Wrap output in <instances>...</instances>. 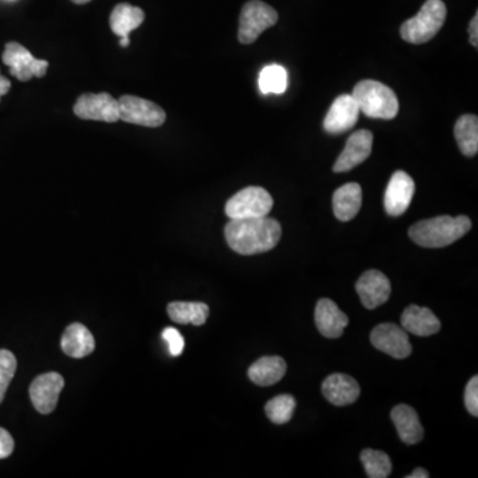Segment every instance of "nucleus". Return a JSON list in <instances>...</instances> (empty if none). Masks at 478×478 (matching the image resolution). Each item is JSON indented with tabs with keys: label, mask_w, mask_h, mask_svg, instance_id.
<instances>
[{
	"label": "nucleus",
	"mask_w": 478,
	"mask_h": 478,
	"mask_svg": "<svg viewBox=\"0 0 478 478\" xmlns=\"http://www.w3.org/2000/svg\"><path fill=\"white\" fill-rule=\"evenodd\" d=\"M322 392L329 403L337 407H346L358 400L360 396V387L351 376L334 374L329 375L323 381Z\"/></svg>",
	"instance_id": "obj_17"
},
{
	"label": "nucleus",
	"mask_w": 478,
	"mask_h": 478,
	"mask_svg": "<svg viewBox=\"0 0 478 478\" xmlns=\"http://www.w3.org/2000/svg\"><path fill=\"white\" fill-rule=\"evenodd\" d=\"M454 137L463 156L473 157L478 151V119L474 115H463L454 125Z\"/></svg>",
	"instance_id": "obj_25"
},
{
	"label": "nucleus",
	"mask_w": 478,
	"mask_h": 478,
	"mask_svg": "<svg viewBox=\"0 0 478 478\" xmlns=\"http://www.w3.org/2000/svg\"><path fill=\"white\" fill-rule=\"evenodd\" d=\"M16 448L13 436L7 431L0 428V459H7Z\"/></svg>",
	"instance_id": "obj_32"
},
{
	"label": "nucleus",
	"mask_w": 478,
	"mask_h": 478,
	"mask_svg": "<svg viewBox=\"0 0 478 478\" xmlns=\"http://www.w3.org/2000/svg\"><path fill=\"white\" fill-rule=\"evenodd\" d=\"M415 181L403 171H395L390 177L384 194V208L390 217H400L412 203Z\"/></svg>",
	"instance_id": "obj_11"
},
{
	"label": "nucleus",
	"mask_w": 478,
	"mask_h": 478,
	"mask_svg": "<svg viewBox=\"0 0 478 478\" xmlns=\"http://www.w3.org/2000/svg\"><path fill=\"white\" fill-rule=\"evenodd\" d=\"M209 306L203 302H173L168 306L169 317L179 325H205Z\"/></svg>",
	"instance_id": "obj_24"
},
{
	"label": "nucleus",
	"mask_w": 478,
	"mask_h": 478,
	"mask_svg": "<svg viewBox=\"0 0 478 478\" xmlns=\"http://www.w3.org/2000/svg\"><path fill=\"white\" fill-rule=\"evenodd\" d=\"M259 89L264 95H281L287 89L288 76L287 71L279 64H270L265 67L259 74Z\"/></svg>",
	"instance_id": "obj_26"
},
{
	"label": "nucleus",
	"mask_w": 478,
	"mask_h": 478,
	"mask_svg": "<svg viewBox=\"0 0 478 478\" xmlns=\"http://www.w3.org/2000/svg\"><path fill=\"white\" fill-rule=\"evenodd\" d=\"M390 419L398 430L401 442L408 445H415L424 437V428L420 422L419 415L410 405L399 404L390 412Z\"/></svg>",
	"instance_id": "obj_19"
},
{
	"label": "nucleus",
	"mask_w": 478,
	"mask_h": 478,
	"mask_svg": "<svg viewBox=\"0 0 478 478\" xmlns=\"http://www.w3.org/2000/svg\"><path fill=\"white\" fill-rule=\"evenodd\" d=\"M287 371V364L279 357H265L249 369V378L256 386L269 387L278 383Z\"/></svg>",
	"instance_id": "obj_22"
},
{
	"label": "nucleus",
	"mask_w": 478,
	"mask_h": 478,
	"mask_svg": "<svg viewBox=\"0 0 478 478\" xmlns=\"http://www.w3.org/2000/svg\"><path fill=\"white\" fill-rule=\"evenodd\" d=\"M64 389V379L57 372L37 376L32 381L30 396L35 410L42 415H48L57 408L59 395Z\"/></svg>",
	"instance_id": "obj_12"
},
{
	"label": "nucleus",
	"mask_w": 478,
	"mask_h": 478,
	"mask_svg": "<svg viewBox=\"0 0 478 478\" xmlns=\"http://www.w3.org/2000/svg\"><path fill=\"white\" fill-rule=\"evenodd\" d=\"M2 59L5 66L10 67V74L20 81H28L32 78H43L48 71V61L35 59L26 47L16 42L5 45Z\"/></svg>",
	"instance_id": "obj_8"
},
{
	"label": "nucleus",
	"mask_w": 478,
	"mask_h": 478,
	"mask_svg": "<svg viewBox=\"0 0 478 478\" xmlns=\"http://www.w3.org/2000/svg\"><path fill=\"white\" fill-rule=\"evenodd\" d=\"M315 323L320 334L328 339H337L348 326V317L331 299H320L315 308Z\"/></svg>",
	"instance_id": "obj_16"
},
{
	"label": "nucleus",
	"mask_w": 478,
	"mask_h": 478,
	"mask_svg": "<svg viewBox=\"0 0 478 478\" xmlns=\"http://www.w3.org/2000/svg\"><path fill=\"white\" fill-rule=\"evenodd\" d=\"M17 361L16 355L8 349H0V404L5 399L8 386L16 376Z\"/></svg>",
	"instance_id": "obj_29"
},
{
	"label": "nucleus",
	"mask_w": 478,
	"mask_h": 478,
	"mask_svg": "<svg viewBox=\"0 0 478 478\" xmlns=\"http://www.w3.org/2000/svg\"><path fill=\"white\" fill-rule=\"evenodd\" d=\"M61 349L67 357L86 358L95 351V339L86 326L74 323L67 327L61 337Z\"/></svg>",
	"instance_id": "obj_21"
},
{
	"label": "nucleus",
	"mask_w": 478,
	"mask_h": 478,
	"mask_svg": "<svg viewBox=\"0 0 478 478\" xmlns=\"http://www.w3.org/2000/svg\"><path fill=\"white\" fill-rule=\"evenodd\" d=\"M274 206V200L266 189L249 186L233 195L224 206V213L230 220L267 217Z\"/></svg>",
	"instance_id": "obj_5"
},
{
	"label": "nucleus",
	"mask_w": 478,
	"mask_h": 478,
	"mask_svg": "<svg viewBox=\"0 0 478 478\" xmlns=\"http://www.w3.org/2000/svg\"><path fill=\"white\" fill-rule=\"evenodd\" d=\"M371 343L379 351L393 358H405L412 354L408 332L395 323H381L371 332Z\"/></svg>",
	"instance_id": "obj_10"
},
{
	"label": "nucleus",
	"mask_w": 478,
	"mask_h": 478,
	"mask_svg": "<svg viewBox=\"0 0 478 478\" xmlns=\"http://www.w3.org/2000/svg\"><path fill=\"white\" fill-rule=\"evenodd\" d=\"M74 113L81 120L116 122L120 120L119 100L109 93H84L76 100Z\"/></svg>",
	"instance_id": "obj_9"
},
{
	"label": "nucleus",
	"mask_w": 478,
	"mask_h": 478,
	"mask_svg": "<svg viewBox=\"0 0 478 478\" xmlns=\"http://www.w3.org/2000/svg\"><path fill=\"white\" fill-rule=\"evenodd\" d=\"M401 327L416 337H431L442 328V322L427 307L412 305L401 315Z\"/></svg>",
	"instance_id": "obj_18"
},
{
	"label": "nucleus",
	"mask_w": 478,
	"mask_h": 478,
	"mask_svg": "<svg viewBox=\"0 0 478 478\" xmlns=\"http://www.w3.org/2000/svg\"><path fill=\"white\" fill-rule=\"evenodd\" d=\"M361 203H363V192L358 183L349 182L340 186L332 197L335 217L342 223L351 221L352 218L357 217Z\"/></svg>",
	"instance_id": "obj_20"
},
{
	"label": "nucleus",
	"mask_w": 478,
	"mask_h": 478,
	"mask_svg": "<svg viewBox=\"0 0 478 478\" xmlns=\"http://www.w3.org/2000/svg\"><path fill=\"white\" fill-rule=\"evenodd\" d=\"M471 227V220L466 215H440L413 224L408 234L419 246L425 249H440L459 241Z\"/></svg>",
	"instance_id": "obj_2"
},
{
	"label": "nucleus",
	"mask_w": 478,
	"mask_h": 478,
	"mask_svg": "<svg viewBox=\"0 0 478 478\" xmlns=\"http://www.w3.org/2000/svg\"><path fill=\"white\" fill-rule=\"evenodd\" d=\"M374 135L369 130H360L352 133L347 141L346 148L334 165L335 173H344L357 168L371 156Z\"/></svg>",
	"instance_id": "obj_14"
},
{
	"label": "nucleus",
	"mask_w": 478,
	"mask_h": 478,
	"mask_svg": "<svg viewBox=\"0 0 478 478\" xmlns=\"http://www.w3.org/2000/svg\"><path fill=\"white\" fill-rule=\"evenodd\" d=\"M407 478H430V473H428L425 469L418 468L413 471V473H410Z\"/></svg>",
	"instance_id": "obj_35"
},
{
	"label": "nucleus",
	"mask_w": 478,
	"mask_h": 478,
	"mask_svg": "<svg viewBox=\"0 0 478 478\" xmlns=\"http://www.w3.org/2000/svg\"><path fill=\"white\" fill-rule=\"evenodd\" d=\"M360 462L369 478H387L392 472V462L389 454L374 449H364L360 454Z\"/></svg>",
	"instance_id": "obj_27"
},
{
	"label": "nucleus",
	"mask_w": 478,
	"mask_h": 478,
	"mask_svg": "<svg viewBox=\"0 0 478 478\" xmlns=\"http://www.w3.org/2000/svg\"><path fill=\"white\" fill-rule=\"evenodd\" d=\"M447 7L442 0H427L418 16L403 23L401 37L410 45H424L432 40L444 26Z\"/></svg>",
	"instance_id": "obj_4"
},
{
	"label": "nucleus",
	"mask_w": 478,
	"mask_h": 478,
	"mask_svg": "<svg viewBox=\"0 0 478 478\" xmlns=\"http://www.w3.org/2000/svg\"><path fill=\"white\" fill-rule=\"evenodd\" d=\"M278 22V13L261 0H250L242 8L239 16L238 40L242 45H252L262 32Z\"/></svg>",
	"instance_id": "obj_6"
},
{
	"label": "nucleus",
	"mask_w": 478,
	"mask_h": 478,
	"mask_svg": "<svg viewBox=\"0 0 478 478\" xmlns=\"http://www.w3.org/2000/svg\"><path fill=\"white\" fill-rule=\"evenodd\" d=\"M296 399L291 395H279L271 399L269 403L265 407L267 418L274 424H286L293 419L294 410H296Z\"/></svg>",
	"instance_id": "obj_28"
},
{
	"label": "nucleus",
	"mask_w": 478,
	"mask_h": 478,
	"mask_svg": "<svg viewBox=\"0 0 478 478\" xmlns=\"http://www.w3.org/2000/svg\"><path fill=\"white\" fill-rule=\"evenodd\" d=\"M120 120L128 124L159 128L165 124L166 113L159 105L137 96L125 95L119 100Z\"/></svg>",
	"instance_id": "obj_7"
},
{
	"label": "nucleus",
	"mask_w": 478,
	"mask_h": 478,
	"mask_svg": "<svg viewBox=\"0 0 478 478\" xmlns=\"http://www.w3.org/2000/svg\"><path fill=\"white\" fill-rule=\"evenodd\" d=\"M465 405L468 412L472 416L477 418L478 416V378H473L469 380L468 386L465 389Z\"/></svg>",
	"instance_id": "obj_31"
},
{
	"label": "nucleus",
	"mask_w": 478,
	"mask_h": 478,
	"mask_svg": "<svg viewBox=\"0 0 478 478\" xmlns=\"http://www.w3.org/2000/svg\"><path fill=\"white\" fill-rule=\"evenodd\" d=\"M469 42L471 45L477 48L478 47V16H474L472 19L471 25H469Z\"/></svg>",
	"instance_id": "obj_33"
},
{
	"label": "nucleus",
	"mask_w": 478,
	"mask_h": 478,
	"mask_svg": "<svg viewBox=\"0 0 478 478\" xmlns=\"http://www.w3.org/2000/svg\"><path fill=\"white\" fill-rule=\"evenodd\" d=\"M145 13L140 7L120 3L113 8L109 17L110 28L113 34L119 37L130 36V32L135 31L144 23Z\"/></svg>",
	"instance_id": "obj_23"
},
{
	"label": "nucleus",
	"mask_w": 478,
	"mask_h": 478,
	"mask_svg": "<svg viewBox=\"0 0 478 478\" xmlns=\"http://www.w3.org/2000/svg\"><path fill=\"white\" fill-rule=\"evenodd\" d=\"M358 107L351 95H340L335 99L326 115L323 127L329 135H342L357 125Z\"/></svg>",
	"instance_id": "obj_13"
},
{
	"label": "nucleus",
	"mask_w": 478,
	"mask_h": 478,
	"mask_svg": "<svg viewBox=\"0 0 478 478\" xmlns=\"http://www.w3.org/2000/svg\"><path fill=\"white\" fill-rule=\"evenodd\" d=\"M357 293L364 307L374 310L379 306L389 302L390 296V282L381 271L369 270L358 278Z\"/></svg>",
	"instance_id": "obj_15"
},
{
	"label": "nucleus",
	"mask_w": 478,
	"mask_h": 478,
	"mask_svg": "<svg viewBox=\"0 0 478 478\" xmlns=\"http://www.w3.org/2000/svg\"><path fill=\"white\" fill-rule=\"evenodd\" d=\"M10 89L11 81L5 78V76L0 75V99H2V96L7 95Z\"/></svg>",
	"instance_id": "obj_34"
},
{
	"label": "nucleus",
	"mask_w": 478,
	"mask_h": 478,
	"mask_svg": "<svg viewBox=\"0 0 478 478\" xmlns=\"http://www.w3.org/2000/svg\"><path fill=\"white\" fill-rule=\"evenodd\" d=\"M130 36L120 37V46L124 47V48L125 47L130 46Z\"/></svg>",
	"instance_id": "obj_36"
},
{
	"label": "nucleus",
	"mask_w": 478,
	"mask_h": 478,
	"mask_svg": "<svg viewBox=\"0 0 478 478\" xmlns=\"http://www.w3.org/2000/svg\"><path fill=\"white\" fill-rule=\"evenodd\" d=\"M162 338H164V340L168 343L171 355L180 357V355L182 354L183 348H185V340H183L179 329L173 327L165 328L164 331H162Z\"/></svg>",
	"instance_id": "obj_30"
},
{
	"label": "nucleus",
	"mask_w": 478,
	"mask_h": 478,
	"mask_svg": "<svg viewBox=\"0 0 478 478\" xmlns=\"http://www.w3.org/2000/svg\"><path fill=\"white\" fill-rule=\"evenodd\" d=\"M352 98L367 118L392 120L399 113V99L386 84L363 80L355 86Z\"/></svg>",
	"instance_id": "obj_3"
},
{
	"label": "nucleus",
	"mask_w": 478,
	"mask_h": 478,
	"mask_svg": "<svg viewBox=\"0 0 478 478\" xmlns=\"http://www.w3.org/2000/svg\"><path fill=\"white\" fill-rule=\"evenodd\" d=\"M71 2H74L75 5H86V3H89L90 0H71Z\"/></svg>",
	"instance_id": "obj_37"
},
{
	"label": "nucleus",
	"mask_w": 478,
	"mask_h": 478,
	"mask_svg": "<svg viewBox=\"0 0 478 478\" xmlns=\"http://www.w3.org/2000/svg\"><path fill=\"white\" fill-rule=\"evenodd\" d=\"M227 244L241 255H255L270 252L279 244L282 227L269 217L230 220L224 226Z\"/></svg>",
	"instance_id": "obj_1"
}]
</instances>
